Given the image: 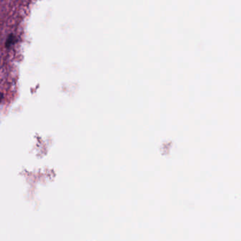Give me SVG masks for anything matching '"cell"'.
I'll return each mask as SVG.
<instances>
[{
  "instance_id": "cell-2",
  "label": "cell",
  "mask_w": 241,
  "mask_h": 241,
  "mask_svg": "<svg viewBox=\"0 0 241 241\" xmlns=\"http://www.w3.org/2000/svg\"><path fill=\"white\" fill-rule=\"evenodd\" d=\"M3 97H4V94L2 93H0V103H1L2 100L3 99Z\"/></svg>"
},
{
  "instance_id": "cell-1",
  "label": "cell",
  "mask_w": 241,
  "mask_h": 241,
  "mask_svg": "<svg viewBox=\"0 0 241 241\" xmlns=\"http://www.w3.org/2000/svg\"><path fill=\"white\" fill-rule=\"evenodd\" d=\"M17 40H18L17 38H16L14 35L9 34V36H8V38H7L6 43H5V47H6L7 48H10L11 47L13 46V45L17 42Z\"/></svg>"
}]
</instances>
